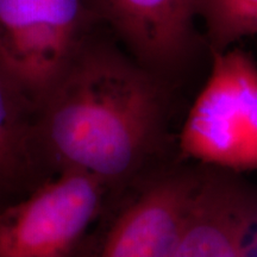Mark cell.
<instances>
[{"instance_id":"6da1fadb","label":"cell","mask_w":257,"mask_h":257,"mask_svg":"<svg viewBox=\"0 0 257 257\" xmlns=\"http://www.w3.org/2000/svg\"><path fill=\"white\" fill-rule=\"evenodd\" d=\"M162 79L133 56L87 40L35 115L54 172L99 179L111 193L133 184L160 146Z\"/></svg>"},{"instance_id":"7a4b0ae2","label":"cell","mask_w":257,"mask_h":257,"mask_svg":"<svg viewBox=\"0 0 257 257\" xmlns=\"http://www.w3.org/2000/svg\"><path fill=\"white\" fill-rule=\"evenodd\" d=\"M87 0H0V78L31 115L88 40Z\"/></svg>"},{"instance_id":"3957f363","label":"cell","mask_w":257,"mask_h":257,"mask_svg":"<svg viewBox=\"0 0 257 257\" xmlns=\"http://www.w3.org/2000/svg\"><path fill=\"white\" fill-rule=\"evenodd\" d=\"M184 155L233 172L257 170V63L238 48L213 51L180 133Z\"/></svg>"},{"instance_id":"277c9868","label":"cell","mask_w":257,"mask_h":257,"mask_svg":"<svg viewBox=\"0 0 257 257\" xmlns=\"http://www.w3.org/2000/svg\"><path fill=\"white\" fill-rule=\"evenodd\" d=\"M111 191L67 169L0 210V257H76Z\"/></svg>"},{"instance_id":"5b68a950","label":"cell","mask_w":257,"mask_h":257,"mask_svg":"<svg viewBox=\"0 0 257 257\" xmlns=\"http://www.w3.org/2000/svg\"><path fill=\"white\" fill-rule=\"evenodd\" d=\"M199 181L184 174L148 180L94 225L76 257H172Z\"/></svg>"},{"instance_id":"8992f818","label":"cell","mask_w":257,"mask_h":257,"mask_svg":"<svg viewBox=\"0 0 257 257\" xmlns=\"http://www.w3.org/2000/svg\"><path fill=\"white\" fill-rule=\"evenodd\" d=\"M131 56L160 79L178 69L194 43L197 0H87Z\"/></svg>"},{"instance_id":"52a82bcc","label":"cell","mask_w":257,"mask_h":257,"mask_svg":"<svg viewBox=\"0 0 257 257\" xmlns=\"http://www.w3.org/2000/svg\"><path fill=\"white\" fill-rule=\"evenodd\" d=\"M256 253V195L226 178H200L172 257H255Z\"/></svg>"},{"instance_id":"ba28073f","label":"cell","mask_w":257,"mask_h":257,"mask_svg":"<svg viewBox=\"0 0 257 257\" xmlns=\"http://www.w3.org/2000/svg\"><path fill=\"white\" fill-rule=\"evenodd\" d=\"M54 175L38 141L34 115L0 78V210Z\"/></svg>"},{"instance_id":"9c48e42d","label":"cell","mask_w":257,"mask_h":257,"mask_svg":"<svg viewBox=\"0 0 257 257\" xmlns=\"http://www.w3.org/2000/svg\"><path fill=\"white\" fill-rule=\"evenodd\" d=\"M198 18L206 27L212 51L257 36V0H197Z\"/></svg>"},{"instance_id":"30bf717a","label":"cell","mask_w":257,"mask_h":257,"mask_svg":"<svg viewBox=\"0 0 257 257\" xmlns=\"http://www.w3.org/2000/svg\"><path fill=\"white\" fill-rule=\"evenodd\" d=\"M255 257H257V253H256V256H255Z\"/></svg>"}]
</instances>
